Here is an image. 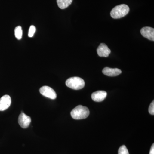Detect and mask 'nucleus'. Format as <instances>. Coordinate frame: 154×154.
<instances>
[{"mask_svg": "<svg viewBox=\"0 0 154 154\" xmlns=\"http://www.w3.org/2000/svg\"><path fill=\"white\" fill-rule=\"evenodd\" d=\"M129 8L125 4L116 6L110 12V16L113 19H120L124 17L129 12Z\"/></svg>", "mask_w": 154, "mask_h": 154, "instance_id": "obj_1", "label": "nucleus"}, {"mask_svg": "<svg viewBox=\"0 0 154 154\" xmlns=\"http://www.w3.org/2000/svg\"><path fill=\"white\" fill-rule=\"evenodd\" d=\"M90 114L88 107L79 105L74 108L71 112V115L74 119H82L87 118Z\"/></svg>", "mask_w": 154, "mask_h": 154, "instance_id": "obj_2", "label": "nucleus"}, {"mask_svg": "<svg viewBox=\"0 0 154 154\" xmlns=\"http://www.w3.org/2000/svg\"><path fill=\"white\" fill-rule=\"evenodd\" d=\"M67 87L75 90L82 89L85 86V82L82 78L73 77L69 78L66 82Z\"/></svg>", "mask_w": 154, "mask_h": 154, "instance_id": "obj_3", "label": "nucleus"}, {"mask_svg": "<svg viewBox=\"0 0 154 154\" xmlns=\"http://www.w3.org/2000/svg\"><path fill=\"white\" fill-rule=\"evenodd\" d=\"M39 92L42 95L51 99H55L57 98L55 91L48 86H44L39 89Z\"/></svg>", "mask_w": 154, "mask_h": 154, "instance_id": "obj_4", "label": "nucleus"}, {"mask_svg": "<svg viewBox=\"0 0 154 154\" xmlns=\"http://www.w3.org/2000/svg\"><path fill=\"white\" fill-rule=\"evenodd\" d=\"M31 121V118L28 116L26 115L25 113H21L19 115L18 122L22 128H28Z\"/></svg>", "mask_w": 154, "mask_h": 154, "instance_id": "obj_5", "label": "nucleus"}, {"mask_svg": "<svg viewBox=\"0 0 154 154\" xmlns=\"http://www.w3.org/2000/svg\"><path fill=\"white\" fill-rule=\"evenodd\" d=\"M140 33L145 38L154 41V29L149 27H143L141 29Z\"/></svg>", "mask_w": 154, "mask_h": 154, "instance_id": "obj_6", "label": "nucleus"}, {"mask_svg": "<svg viewBox=\"0 0 154 154\" xmlns=\"http://www.w3.org/2000/svg\"><path fill=\"white\" fill-rule=\"evenodd\" d=\"M98 55L101 57H108L111 51L105 43H101L97 49Z\"/></svg>", "mask_w": 154, "mask_h": 154, "instance_id": "obj_7", "label": "nucleus"}, {"mask_svg": "<svg viewBox=\"0 0 154 154\" xmlns=\"http://www.w3.org/2000/svg\"><path fill=\"white\" fill-rule=\"evenodd\" d=\"M11 99L9 95H5L0 99V111H4L10 107Z\"/></svg>", "mask_w": 154, "mask_h": 154, "instance_id": "obj_8", "label": "nucleus"}, {"mask_svg": "<svg viewBox=\"0 0 154 154\" xmlns=\"http://www.w3.org/2000/svg\"><path fill=\"white\" fill-rule=\"evenodd\" d=\"M107 96L106 91H99L94 92L91 95L92 99L95 102H101L103 101Z\"/></svg>", "mask_w": 154, "mask_h": 154, "instance_id": "obj_9", "label": "nucleus"}, {"mask_svg": "<svg viewBox=\"0 0 154 154\" xmlns=\"http://www.w3.org/2000/svg\"><path fill=\"white\" fill-rule=\"evenodd\" d=\"M102 73L105 75L108 76L114 77L120 75L122 73V71L118 68L105 67L103 69Z\"/></svg>", "mask_w": 154, "mask_h": 154, "instance_id": "obj_10", "label": "nucleus"}, {"mask_svg": "<svg viewBox=\"0 0 154 154\" xmlns=\"http://www.w3.org/2000/svg\"><path fill=\"white\" fill-rule=\"evenodd\" d=\"M73 0H57L59 8L61 9H65L68 8L72 4Z\"/></svg>", "mask_w": 154, "mask_h": 154, "instance_id": "obj_11", "label": "nucleus"}, {"mask_svg": "<svg viewBox=\"0 0 154 154\" xmlns=\"http://www.w3.org/2000/svg\"><path fill=\"white\" fill-rule=\"evenodd\" d=\"M15 35L17 39L20 40L22 38V30L20 26H17L15 29Z\"/></svg>", "mask_w": 154, "mask_h": 154, "instance_id": "obj_12", "label": "nucleus"}, {"mask_svg": "<svg viewBox=\"0 0 154 154\" xmlns=\"http://www.w3.org/2000/svg\"><path fill=\"white\" fill-rule=\"evenodd\" d=\"M118 154H129L126 146L122 145L119 148L118 150Z\"/></svg>", "mask_w": 154, "mask_h": 154, "instance_id": "obj_13", "label": "nucleus"}, {"mask_svg": "<svg viewBox=\"0 0 154 154\" xmlns=\"http://www.w3.org/2000/svg\"><path fill=\"white\" fill-rule=\"evenodd\" d=\"M36 28L33 25L30 26L29 28V32H28V36L30 37H32L34 35V33L36 32Z\"/></svg>", "mask_w": 154, "mask_h": 154, "instance_id": "obj_14", "label": "nucleus"}, {"mask_svg": "<svg viewBox=\"0 0 154 154\" xmlns=\"http://www.w3.org/2000/svg\"><path fill=\"white\" fill-rule=\"evenodd\" d=\"M149 112L150 114L151 115H154V101H153V102L151 103L149 107Z\"/></svg>", "mask_w": 154, "mask_h": 154, "instance_id": "obj_15", "label": "nucleus"}, {"mask_svg": "<svg viewBox=\"0 0 154 154\" xmlns=\"http://www.w3.org/2000/svg\"><path fill=\"white\" fill-rule=\"evenodd\" d=\"M149 154H154V144H153L150 150Z\"/></svg>", "mask_w": 154, "mask_h": 154, "instance_id": "obj_16", "label": "nucleus"}]
</instances>
